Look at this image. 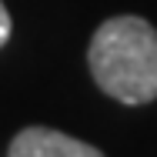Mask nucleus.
Segmentation results:
<instances>
[{
	"label": "nucleus",
	"instance_id": "obj_2",
	"mask_svg": "<svg viewBox=\"0 0 157 157\" xmlns=\"http://www.w3.org/2000/svg\"><path fill=\"white\" fill-rule=\"evenodd\" d=\"M7 157H104V154L54 127H27L13 137Z\"/></svg>",
	"mask_w": 157,
	"mask_h": 157
},
{
	"label": "nucleus",
	"instance_id": "obj_1",
	"mask_svg": "<svg viewBox=\"0 0 157 157\" xmlns=\"http://www.w3.org/2000/svg\"><path fill=\"white\" fill-rule=\"evenodd\" d=\"M87 63L100 90L121 104H151L157 97V30L144 17L104 20L94 30Z\"/></svg>",
	"mask_w": 157,
	"mask_h": 157
},
{
	"label": "nucleus",
	"instance_id": "obj_3",
	"mask_svg": "<svg viewBox=\"0 0 157 157\" xmlns=\"http://www.w3.org/2000/svg\"><path fill=\"white\" fill-rule=\"evenodd\" d=\"M7 37H10V13H7V7L0 3V47L7 44Z\"/></svg>",
	"mask_w": 157,
	"mask_h": 157
}]
</instances>
